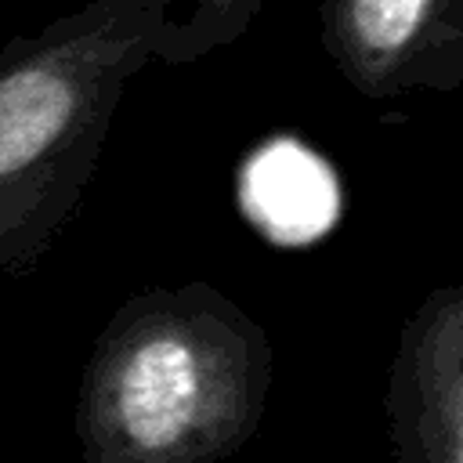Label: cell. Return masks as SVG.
Returning a JSON list of instances; mask_svg holds the SVG:
<instances>
[{"instance_id": "6da1fadb", "label": "cell", "mask_w": 463, "mask_h": 463, "mask_svg": "<svg viewBox=\"0 0 463 463\" xmlns=\"http://www.w3.org/2000/svg\"><path fill=\"white\" fill-rule=\"evenodd\" d=\"M268 329L213 282L127 297L90 344L72 430L83 463H221L264 423Z\"/></svg>"}, {"instance_id": "7a4b0ae2", "label": "cell", "mask_w": 463, "mask_h": 463, "mask_svg": "<svg viewBox=\"0 0 463 463\" xmlns=\"http://www.w3.org/2000/svg\"><path fill=\"white\" fill-rule=\"evenodd\" d=\"M152 65L119 14L76 7L0 51V275L36 268L80 213L127 83Z\"/></svg>"}, {"instance_id": "3957f363", "label": "cell", "mask_w": 463, "mask_h": 463, "mask_svg": "<svg viewBox=\"0 0 463 463\" xmlns=\"http://www.w3.org/2000/svg\"><path fill=\"white\" fill-rule=\"evenodd\" d=\"M318 40L369 101L463 83V0H318Z\"/></svg>"}, {"instance_id": "277c9868", "label": "cell", "mask_w": 463, "mask_h": 463, "mask_svg": "<svg viewBox=\"0 0 463 463\" xmlns=\"http://www.w3.org/2000/svg\"><path fill=\"white\" fill-rule=\"evenodd\" d=\"M383 416L394 463H463V286L423 293L398 329Z\"/></svg>"}, {"instance_id": "5b68a950", "label": "cell", "mask_w": 463, "mask_h": 463, "mask_svg": "<svg viewBox=\"0 0 463 463\" xmlns=\"http://www.w3.org/2000/svg\"><path fill=\"white\" fill-rule=\"evenodd\" d=\"M264 4L268 0H87L83 7L127 18L152 61L192 65L242 40Z\"/></svg>"}]
</instances>
